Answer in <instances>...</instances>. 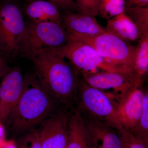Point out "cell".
<instances>
[{"mask_svg": "<svg viewBox=\"0 0 148 148\" xmlns=\"http://www.w3.org/2000/svg\"><path fill=\"white\" fill-rule=\"evenodd\" d=\"M28 58L44 90L61 106L74 108L80 71L55 49L35 53Z\"/></svg>", "mask_w": 148, "mask_h": 148, "instance_id": "6da1fadb", "label": "cell"}, {"mask_svg": "<svg viewBox=\"0 0 148 148\" xmlns=\"http://www.w3.org/2000/svg\"><path fill=\"white\" fill-rule=\"evenodd\" d=\"M61 106L44 90L35 74L27 75L21 96L6 123L12 132H25L40 125Z\"/></svg>", "mask_w": 148, "mask_h": 148, "instance_id": "7a4b0ae2", "label": "cell"}, {"mask_svg": "<svg viewBox=\"0 0 148 148\" xmlns=\"http://www.w3.org/2000/svg\"><path fill=\"white\" fill-rule=\"evenodd\" d=\"M84 119L101 122L122 130L116 109V103L103 90L89 85L79 77L77 86L75 108Z\"/></svg>", "mask_w": 148, "mask_h": 148, "instance_id": "3957f363", "label": "cell"}, {"mask_svg": "<svg viewBox=\"0 0 148 148\" xmlns=\"http://www.w3.org/2000/svg\"><path fill=\"white\" fill-rule=\"evenodd\" d=\"M69 40L62 24L29 20L18 43V55L29 58L38 52L62 47Z\"/></svg>", "mask_w": 148, "mask_h": 148, "instance_id": "277c9868", "label": "cell"}, {"mask_svg": "<svg viewBox=\"0 0 148 148\" xmlns=\"http://www.w3.org/2000/svg\"><path fill=\"white\" fill-rule=\"evenodd\" d=\"M68 34L70 39L90 46L107 61L127 66L133 70L136 47L130 45L127 42L116 35L107 32L98 35Z\"/></svg>", "mask_w": 148, "mask_h": 148, "instance_id": "5b68a950", "label": "cell"}, {"mask_svg": "<svg viewBox=\"0 0 148 148\" xmlns=\"http://www.w3.org/2000/svg\"><path fill=\"white\" fill-rule=\"evenodd\" d=\"M26 27L23 9L13 0L0 1V52L8 58L18 56Z\"/></svg>", "mask_w": 148, "mask_h": 148, "instance_id": "8992f818", "label": "cell"}, {"mask_svg": "<svg viewBox=\"0 0 148 148\" xmlns=\"http://www.w3.org/2000/svg\"><path fill=\"white\" fill-rule=\"evenodd\" d=\"M55 49L80 71L96 72L100 69L107 71L134 73L131 68L107 61L90 46L76 40L70 38L65 45Z\"/></svg>", "mask_w": 148, "mask_h": 148, "instance_id": "52a82bcc", "label": "cell"}, {"mask_svg": "<svg viewBox=\"0 0 148 148\" xmlns=\"http://www.w3.org/2000/svg\"><path fill=\"white\" fill-rule=\"evenodd\" d=\"M81 74L84 80L92 87L103 91L113 90L114 98L117 101L134 88L142 86L143 83V80L132 73L83 71Z\"/></svg>", "mask_w": 148, "mask_h": 148, "instance_id": "ba28073f", "label": "cell"}, {"mask_svg": "<svg viewBox=\"0 0 148 148\" xmlns=\"http://www.w3.org/2000/svg\"><path fill=\"white\" fill-rule=\"evenodd\" d=\"M61 106L41 123L38 131L41 148H66L71 110Z\"/></svg>", "mask_w": 148, "mask_h": 148, "instance_id": "9c48e42d", "label": "cell"}, {"mask_svg": "<svg viewBox=\"0 0 148 148\" xmlns=\"http://www.w3.org/2000/svg\"><path fill=\"white\" fill-rule=\"evenodd\" d=\"M24 83V77L18 67L11 68L2 78L0 84V123H6L21 96Z\"/></svg>", "mask_w": 148, "mask_h": 148, "instance_id": "30bf717a", "label": "cell"}, {"mask_svg": "<svg viewBox=\"0 0 148 148\" xmlns=\"http://www.w3.org/2000/svg\"><path fill=\"white\" fill-rule=\"evenodd\" d=\"M145 91L142 86L135 87L116 103L122 128L132 135L135 133L142 112Z\"/></svg>", "mask_w": 148, "mask_h": 148, "instance_id": "8fae6325", "label": "cell"}, {"mask_svg": "<svg viewBox=\"0 0 148 148\" xmlns=\"http://www.w3.org/2000/svg\"><path fill=\"white\" fill-rule=\"evenodd\" d=\"M62 25L68 34L98 35L106 32L95 16L78 12L64 11L61 13Z\"/></svg>", "mask_w": 148, "mask_h": 148, "instance_id": "7c38bea8", "label": "cell"}, {"mask_svg": "<svg viewBox=\"0 0 148 148\" xmlns=\"http://www.w3.org/2000/svg\"><path fill=\"white\" fill-rule=\"evenodd\" d=\"M84 120L90 131L93 148H123L118 130L101 122Z\"/></svg>", "mask_w": 148, "mask_h": 148, "instance_id": "4fadbf2b", "label": "cell"}, {"mask_svg": "<svg viewBox=\"0 0 148 148\" xmlns=\"http://www.w3.org/2000/svg\"><path fill=\"white\" fill-rule=\"evenodd\" d=\"M22 9L30 21L62 24L60 9L54 3L46 0H27Z\"/></svg>", "mask_w": 148, "mask_h": 148, "instance_id": "5bb4252c", "label": "cell"}, {"mask_svg": "<svg viewBox=\"0 0 148 148\" xmlns=\"http://www.w3.org/2000/svg\"><path fill=\"white\" fill-rule=\"evenodd\" d=\"M66 148H93L90 131L79 113L72 109Z\"/></svg>", "mask_w": 148, "mask_h": 148, "instance_id": "9a60e30c", "label": "cell"}, {"mask_svg": "<svg viewBox=\"0 0 148 148\" xmlns=\"http://www.w3.org/2000/svg\"><path fill=\"white\" fill-rule=\"evenodd\" d=\"M105 29L126 42L139 40L137 27L124 12L108 20Z\"/></svg>", "mask_w": 148, "mask_h": 148, "instance_id": "2e32d148", "label": "cell"}, {"mask_svg": "<svg viewBox=\"0 0 148 148\" xmlns=\"http://www.w3.org/2000/svg\"><path fill=\"white\" fill-rule=\"evenodd\" d=\"M124 13L137 27L139 40L148 38V6L125 8Z\"/></svg>", "mask_w": 148, "mask_h": 148, "instance_id": "e0dca14e", "label": "cell"}, {"mask_svg": "<svg viewBox=\"0 0 148 148\" xmlns=\"http://www.w3.org/2000/svg\"><path fill=\"white\" fill-rule=\"evenodd\" d=\"M133 71L140 79L147 73L148 71V38L139 40L136 47V54Z\"/></svg>", "mask_w": 148, "mask_h": 148, "instance_id": "ac0fdd59", "label": "cell"}, {"mask_svg": "<svg viewBox=\"0 0 148 148\" xmlns=\"http://www.w3.org/2000/svg\"><path fill=\"white\" fill-rule=\"evenodd\" d=\"M125 0H100L98 15L108 20L124 12Z\"/></svg>", "mask_w": 148, "mask_h": 148, "instance_id": "d6986e66", "label": "cell"}, {"mask_svg": "<svg viewBox=\"0 0 148 148\" xmlns=\"http://www.w3.org/2000/svg\"><path fill=\"white\" fill-rule=\"evenodd\" d=\"M138 140L148 145V92L145 90L143 98V108L135 133Z\"/></svg>", "mask_w": 148, "mask_h": 148, "instance_id": "ffe728a7", "label": "cell"}, {"mask_svg": "<svg viewBox=\"0 0 148 148\" xmlns=\"http://www.w3.org/2000/svg\"><path fill=\"white\" fill-rule=\"evenodd\" d=\"M78 12L96 16L99 13L100 0H75Z\"/></svg>", "mask_w": 148, "mask_h": 148, "instance_id": "44dd1931", "label": "cell"}, {"mask_svg": "<svg viewBox=\"0 0 148 148\" xmlns=\"http://www.w3.org/2000/svg\"><path fill=\"white\" fill-rule=\"evenodd\" d=\"M122 141L123 148H148V145L138 140L126 130L119 131Z\"/></svg>", "mask_w": 148, "mask_h": 148, "instance_id": "7402d4cb", "label": "cell"}, {"mask_svg": "<svg viewBox=\"0 0 148 148\" xmlns=\"http://www.w3.org/2000/svg\"><path fill=\"white\" fill-rule=\"evenodd\" d=\"M54 3L60 10L64 11L78 12L75 0H46Z\"/></svg>", "mask_w": 148, "mask_h": 148, "instance_id": "603a6c76", "label": "cell"}, {"mask_svg": "<svg viewBox=\"0 0 148 148\" xmlns=\"http://www.w3.org/2000/svg\"><path fill=\"white\" fill-rule=\"evenodd\" d=\"M8 60L7 57L0 52V79L11 69L9 66Z\"/></svg>", "mask_w": 148, "mask_h": 148, "instance_id": "cb8c5ba5", "label": "cell"}, {"mask_svg": "<svg viewBox=\"0 0 148 148\" xmlns=\"http://www.w3.org/2000/svg\"><path fill=\"white\" fill-rule=\"evenodd\" d=\"M29 146L24 148H41L39 136L38 131H34L27 140Z\"/></svg>", "mask_w": 148, "mask_h": 148, "instance_id": "d4e9b609", "label": "cell"}, {"mask_svg": "<svg viewBox=\"0 0 148 148\" xmlns=\"http://www.w3.org/2000/svg\"><path fill=\"white\" fill-rule=\"evenodd\" d=\"M148 5V0H125V8Z\"/></svg>", "mask_w": 148, "mask_h": 148, "instance_id": "484cf974", "label": "cell"}, {"mask_svg": "<svg viewBox=\"0 0 148 148\" xmlns=\"http://www.w3.org/2000/svg\"><path fill=\"white\" fill-rule=\"evenodd\" d=\"M0 148H16V147L14 143L10 142L3 144L1 146Z\"/></svg>", "mask_w": 148, "mask_h": 148, "instance_id": "4316f807", "label": "cell"}, {"mask_svg": "<svg viewBox=\"0 0 148 148\" xmlns=\"http://www.w3.org/2000/svg\"><path fill=\"white\" fill-rule=\"evenodd\" d=\"M4 136V129L2 123H0V143L2 141Z\"/></svg>", "mask_w": 148, "mask_h": 148, "instance_id": "83f0119b", "label": "cell"}, {"mask_svg": "<svg viewBox=\"0 0 148 148\" xmlns=\"http://www.w3.org/2000/svg\"><path fill=\"white\" fill-rule=\"evenodd\" d=\"M3 1V0H0V1Z\"/></svg>", "mask_w": 148, "mask_h": 148, "instance_id": "f1b7e54d", "label": "cell"}]
</instances>
